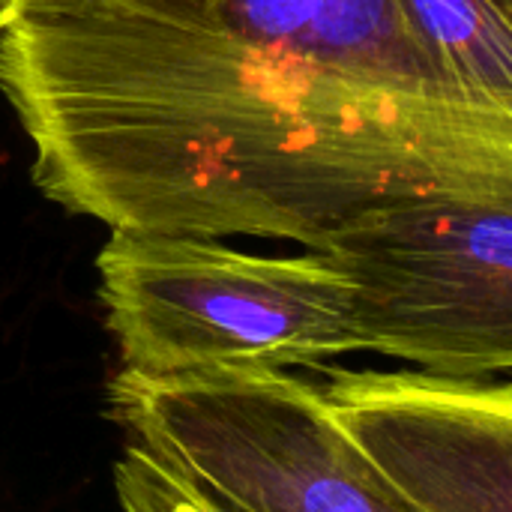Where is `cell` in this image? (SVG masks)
Here are the masks:
<instances>
[{
    "mask_svg": "<svg viewBox=\"0 0 512 512\" xmlns=\"http://www.w3.org/2000/svg\"><path fill=\"white\" fill-rule=\"evenodd\" d=\"M306 252L345 276L363 354L453 378L512 369V192L381 198Z\"/></svg>",
    "mask_w": 512,
    "mask_h": 512,
    "instance_id": "cell-3",
    "label": "cell"
},
{
    "mask_svg": "<svg viewBox=\"0 0 512 512\" xmlns=\"http://www.w3.org/2000/svg\"><path fill=\"white\" fill-rule=\"evenodd\" d=\"M297 57L360 81L462 93L444 78L402 0H303Z\"/></svg>",
    "mask_w": 512,
    "mask_h": 512,
    "instance_id": "cell-6",
    "label": "cell"
},
{
    "mask_svg": "<svg viewBox=\"0 0 512 512\" xmlns=\"http://www.w3.org/2000/svg\"><path fill=\"white\" fill-rule=\"evenodd\" d=\"M78 3H108V0H18V9H42V6H78Z\"/></svg>",
    "mask_w": 512,
    "mask_h": 512,
    "instance_id": "cell-9",
    "label": "cell"
},
{
    "mask_svg": "<svg viewBox=\"0 0 512 512\" xmlns=\"http://www.w3.org/2000/svg\"><path fill=\"white\" fill-rule=\"evenodd\" d=\"M114 495L120 512H219L132 441L114 462Z\"/></svg>",
    "mask_w": 512,
    "mask_h": 512,
    "instance_id": "cell-8",
    "label": "cell"
},
{
    "mask_svg": "<svg viewBox=\"0 0 512 512\" xmlns=\"http://www.w3.org/2000/svg\"><path fill=\"white\" fill-rule=\"evenodd\" d=\"M15 12H18V0H0V33L15 18Z\"/></svg>",
    "mask_w": 512,
    "mask_h": 512,
    "instance_id": "cell-10",
    "label": "cell"
},
{
    "mask_svg": "<svg viewBox=\"0 0 512 512\" xmlns=\"http://www.w3.org/2000/svg\"><path fill=\"white\" fill-rule=\"evenodd\" d=\"M444 78L512 108V6L504 0H402Z\"/></svg>",
    "mask_w": 512,
    "mask_h": 512,
    "instance_id": "cell-7",
    "label": "cell"
},
{
    "mask_svg": "<svg viewBox=\"0 0 512 512\" xmlns=\"http://www.w3.org/2000/svg\"><path fill=\"white\" fill-rule=\"evenodd\" d=\"M0 90L33 183L111 231L303 249L405 192H512V108L360 81L180 0L18 9Z\"/></svg>",
    "mask_w": 512,
    "mask_h": 512,
    "instance_id": "cell-1",
    "label": "cell"
},
{
    "mask_svg": "<svg viewBox=\"0 0 512 512\" xmlns=\"http://www.w3.org/2000/svg\"><path fill=\"white\" fill-rule=\"evenodd\" d=\"M108 414L219 512H414L285 369L120 372Z\"/></svg>",
    "mask_w": 512,
    "mask_h": 512,
    "instance_id": "cell-4",
    "label": "cell"
},
{
    "mask_svg": "<svg viewBox=\"0 0 512 512\" xmlns=\"http://www.w3.org/2000/svg\"><path fill=\"white\" fill-rule=\"evenodd\" d=\"M96 273L120 372H324L363 354L351 288L318 252L276 258L213 237L111 231Z\"/></svg>",
    "mask_w": 512,
    "mask_h": 512,
    "instance_id": "cell-2",
    "label": "cell"
},
{
    "mask_svg": "<svg viewBox=\"0 0 512 512\" xmlns=\"http://www.w3.org/2000/svg\"><path fill=\"white\" fill-rule=\"evenodd\" d=\"M336 426L414 512H512L507 378L324 369Z\"/></svg>",
    "mask_w": 512,
    "mask_h": 512,
    "instance_id": "cell-5",
    "label": "cell"
},
{
    "mask_svg": "<svg viewBox=\"0 0 512 512\" xmlns=\"http://www.w3.org/2000/svg\"><path fill=\"white\" fill-rule=\"evenodd\" d=\"M504 3H510V6H512V0H504Z\"/></svg>",
    "mask_w": 512,
    "mask_h": 512,
    "instance_id": "cell-11",
    "label": "cell"
}]
</instances>
